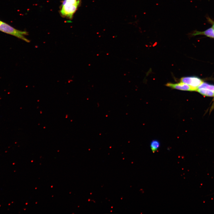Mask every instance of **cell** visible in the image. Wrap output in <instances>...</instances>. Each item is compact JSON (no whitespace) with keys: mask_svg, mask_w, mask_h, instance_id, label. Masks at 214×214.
Segmentation results:
<instances>
[{"mask_svg":"<svg viewBox=\"0 0 214 214\" xmlns=\"http://www.w3.org/2000/svg\"><path fill=\"white\" fill-rule=\"evenodd\" d=\"M80 3V0H64L60 10L61 14L63 16L72 19Z\"/></svg>","mask_w":214,"mask_h":214,"instance_id":"1","label":"cell"},{"mask_svg":"<svg viewBox=\"0 0 214 214\" xmlns=\"http://www.w3.org/2000/svg\"><path fill=\"white\" fill-rule=\"evenodd\" d=\"M0 31L14 36L26 42L30 41L25 36L28 35V33L26 31H21L17 29L6 23L0 21Z\"/></svg>","mask_w":214,"mask_h":214,"instance_id":"2","label":"cell"},{"mask_svg":"<svg viewBox=\"0 0 214 214\" xmlns=\"http://www.w3.org/2000/svg\"><path fill=\"white\" fill-rule=\"evenodd\" d=\"M166 85L171 88L182 91H196L197 87H193L180 82L177 83H168Z\"/></svg>","mask_w":214,"mask_h":214,"instance_id":"3","label":"cell"},{"mask_svg":"<svg viewBox=\"0 0 214 214\" xmlns=\"http://www.w3.org/2000/svg\"><path fill=\"white\" fill-rule=\"evenodd\" d=\"M180 81L197 88L203 82L201 79L196 76L182 77L180 79Z\"/></svg>","mask_w":214,"mask_h":214,"instance_id":"4","label":"cell"},{"mask_svg":"<svg viewBox=\"0 0 214 214\" xmlns=\"http://www.w3.org/2000/svg\"><path fill=\"white\" fill-rule=\"evenodd\" d=\"M204 35L214 38V28L212 27L204 31H194L192 34V36H195L197 35Z\"/></svg>","mask_w":214,"mask_h":214,"instance_id":"5","label":"cell"},{"mask_svg":"<svg viewBox=\"0 0 214 214\" xmlns=\"http://www.w3.org/2000/svg\"><path fill=\"white\" fill-rule=\"evenodd\" d=\"M196 91L202 95L206 96L214 97V92L213 91L205 89L202 88L197 89Z\"/></svg>","mask_w":214,"mask_h":214,"instance_id":"6","label":"cell"},{"mask_svg":"<svg viewBox=\"0 0 214 214\" xmlns=\"http://www.w3.org/2000/svg\"><path fill=\"white\" fill-rule=\"evenodd\" d=\"M160 146V144L159 141L156 140L152 141L150 144V147L153 153H155L158 150Z\"/></svg>","mask_w":214,"mask_h":214,"instance_id":"7","label":"cell"},{"mask_svg":"<svg viewBox=\"0 0 214 214\" xmlns=\"http://www.w3.org/2000/svg\"><path fill=\"white\" fill-rule=\"evenodd\" d=\"M197 89H209L214 92V86L212 85L209 84L207 83L203 82L200 85L197 87Z\"/></svg>","mask_w":214,"mask_h":214,"instance_id":"8","label":"cell"},{"mask_svg":"<svg viewBox=\"0 0 214 214\" xmlns=\"http://www.w3.org/2000/svg\"><path fill=\"white\" fill-rule=\"evenodd\" d=\"M207 19L208 22L212 25V27L214 28V21L209 17H207Z\"/></svg>","mask_w":214,"mask_h":214,"instance_id":"9","label":"cell"},{"mask_svg":"<svg viewBox=\"0 0 214 214\" xmlns=\"http://www.w3.org/2000/svg\"></svg>","mask_w":214,"mask_h":214,"instance_id":"10","label":"cell"}]
</instances>
